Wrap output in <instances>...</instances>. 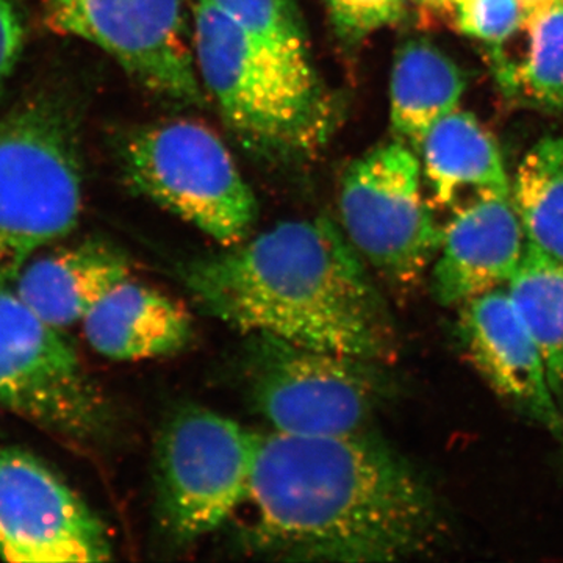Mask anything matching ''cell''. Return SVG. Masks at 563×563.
Instances as JSON below:
<instances>
[{"mask_svg":"<svg viewBox=\"0 0 563 563\" xmlns=\"http://www.w3.org/2000/svg\"><path fill=\"white\" fill-rule=\"evenodd\" d=\"M252 551L285 561L391 562L439 544L433 492L368 431L261 433L250 501Z\"/></svg>","mask_w":563,"mask_h":563,"instance_id":"obj_1","label":"cell"},{"mask_svg":"<svg viewBox=\"0 0 563 563\" xmlns=\"http://www.w3.org/2000/svg\"><path fill=\"white\" fill-rule=\"evenodd\" d=\"M180 274L199 309L236 331L380 363L398 354L383 295L329 218L279 222Z\"/></svg>","mask_w":563,"mask_h":563,"instance_id":"obj_2","label":"cell"},{"mask_svg":"<svg viewBox=\"0 0 563 563\" xmlns=\"http://www.w3.org/2000/svg\"><path fill=\"white\" fill-rule=\"evenodd\" d=\"M199 79L233 131L274 154L313 151L332 128V109L317 74H303L266 51L210 0L192 25Z\"/></svg>","mask_w":563,"mask_h":563,"instance_id":"obj_3","label":"cell"},{"mask_svg":"<svg viewBox=\"0 0 563 563\" xmlns=\"http://www.w3.org/2000/svg\"><path fill=\"white\" fill-rule=\"evenodd\" d=\"M242 352L247 401L272 431L328 437L368 431L387 401V363L247 333Z\"/></svg>","mask_w":563,"mask_h":563,"instance_id":"obj_4","label":"cell"},{"mask_svg":"<svg viewBox=\"0 0 563 563\" xmlns=\"http://www.w3.org/2000/svg\"><path fill=\"white\" fill-rule=\"evenodd\" d=\"M81 168L76 136L51 102L0 120V282L76 229Z\"/></svg>","mask_w":563,"mask_h":563,"instance_id":"obj_5","label":"cell"},{"mask_svg":"<svg viewBox=\"0 0 563 563\" xmlns=\"http://www.w3.org/2000/svg\"><path fill=\"white\" fill-rule=\"evenodd\" d=\"M258 442L261 432L201 406L166 420L155 446V510L172 542L209 536L250 501Z\"/></svg>","mask_w":563,"mask_h":563,"instance_id":"obj_6","label":"cell"},{"mask_svg":"<svg viewBox=\"0 0 563 563\" xmlns=\"http://www.w3.org/2000/svg\"><path fill=\"white\" fill-rule=\"evenodd\" d=\"M125 174L150 198L224 247L250 236L257 199L220 136L195 120L163 121L133 133Z\"/></svg>","mask_w":563,"mask_h":563,"instance_id":"obj_7","label":"cell"},{"mask_svg":"<svg viewBox=\"0 0 563 563\" xmlns=\"http://www.w3.org/2000/svg\"><path fill=\"white\" fill-rule=\"evenodd\" d=\"M339 207L354 250L396 287H413L435 261L443 228L422 196L420 162L401 141L351 163Z\"/></svg>","mask_w":563,"mask_h":563,"instance_id":"obj_8","label":"cell"},{"mask_svg":"<svg viewBox=\"0 0 563 563\" xmlns=\"http://www.w3.org/2000/svg\"><path fill=\"white\" fill-rule=\"evenodd\" d=\"M0 410L36 428L85 442L109 420L106 399L60 329L0 282Z\"/></svg>","mask_w":563,"mask_h":563,"instance_id":"obj_9","label":"cell"},{"mask_svg":"<svg viewBox=\"0 0 563 563\" xmlns=\"http://www.w3.org/2000/svg\"><path fill=\"white\" fill-rule=\"evenodd\" d=\"M57 31L88 41L143 87L201 106V79L188 46L180 0H44Z\"/></svg>","mask_w":563,"mask_h":563,"instance_id":"obj_10","label":"cell"},{"mask_svg":"<svg viewBox=\"0 0 563 563\" xmlns=\"http://www.w3.org/2000/svg\"><path fill=\"white\" fill-rule=\"evenodd\" d=\"M111 551L101 518L63 477L27 451L0 446V559L91 563Z\"/></svg>","mask_w":563,"mask_h":563,"instance_id":"obj_11","label":"cell"},{"mask_svg":"<svg viewBox=\"0 0 563 563\" xmlns=\"http://www.w3.org/2000/svg\"><path fill=\"white\" fill-rule=\"evenodd\" d=\"M457 332L463 350L490 388L562 439L561 401L551 387L539 344L506 287L463 303Z\"/></svg>","mask_w":563,"mask_h":563,"instance_id":"obj_12","label":"cell"},{"mask_svg":"<svg viewBox=\"0 0 563 563\" xmlns=\"http://www.w3.org/2000/svg\"><path fill=\"white\" fill-rule=\"evenodd\" d=\"M453 210L431 274L433 298L444 307L506 287L526 250L512 196H481Z\"/></svg>","mask_w":563,"mask_h":563,"instance_id":"obj_13","label":"cell"},{"mask_svg":"<svg viewBox=\"0 0 563 563\" xmlns=\"http://www.w3.org/2000/svg\"><path fill=\"white\" fill-rule=\"evenodd\" d=\"M131 277L124 252L102 240L47 247L22 266L11 285L52 328L65 331L87 318L96 303Z\"/></svg>","mask_w":563,"mask_h":563,"instance_id":"obj_14","label":"cell"},{"mask_svg":"<svg viewBox=\"0 0 563 563\" xmlns=\"http://www.w3.org/2000/svg\"><path fill=\"white\" fill-rule=\"evenodd\" d=\"M81 328L92 350L117 362L168 357L192 336V321L184 307L131 277L96 303Z\"/></svg>","mask_w":563,"mask_h":563,"instance_id":"obj_15","label":"cell"},{"mask_svg":"<svg viewBox=\"0 0 563 563\" xmlns=\"http://www.w3.org/2000/svg\"><path fill=\"white\" fill-rule=\"evenodd\" d=\"M424 179L439 206L487 195H510L495 136L468 111L454 110L428 132L420 147Z\"/></svg>","mask_w":563,"mask_h":563,"instance_id":"obj_16","label":"cell"},{"mask_svg":"<svg viewBox=\"0 0 563 563\" xmlns=\"http://www.w3.org/2000/svg\"><path fill=\"white\" fill-rule=\"evenodd\" d=\"M466 76L435 44L407 41L396 52L390 84V121L398 141L420 152L433 125L457 109Z\"/></svg>","mask_w":563,"mask_h":563,"instance_id":"obj_17","label":"cell"},{"mask_svg":"<svg viewBox=\"0 0 563 563\" xmlns=\"http://www.w3.org/2000/svg\"><path fill=\"white\" fill-rule=\"evenodd\" d=\"M526 43L518 60L492 51L499 87L507 98L547 113L563 114V2L529 11Z\"/></svg>","mask_w":563,"mask_h":563,"instance_id":"obj_18","label":"cell"},{"mask_svg":"<svg viewBox=\"0 0 563 563\" xmlns=\"http://www.w3.org/2000/svg\"><path fill=\"white\" fill-rule=\"evenodd\" d=\"M506 290L539 344L551 387L563 398V262L526 243Z\"/></svg>","mask_w":563,"mask_h":563,"instance_id":"obj_19","label":"cell"},{"mask_svg":"<svg viewBox=\"0 0 563 563\" xmlns=\"http://www.w3.org/2000/svg\"><path fill=\"white\" fill-rule=\"evenodd\" d=\"M510 196L526 243L563 262V135L547 136L528 152Z\"/></svg>","mask_w":563,"mask_h":563,"instance_id":"obj_20","label":"cell"},{"mask_svg":"<svg viewBox=\"0 0 563 563\" xmlns=\"http://www.w3.org/2000/svg\"><path fill=\"white\" fill-rule=\"evenodd\" d=\"M252 40L303 74H314L309 41L291 0H210Z\"/></svg>","mask_w":563,"mask_h":563,"instance_id":"obj_21","label":"cell"},{"mask_svg":"<svg viewBox=\"0 0 563 563\" xmlns=\"http://www.w3.org/2000/svg\"><path fill=\"white\" fill-rule=\"evenodd\" d=\"M454 27L470 38L501 49L523 29L529 10L521 0H442Z\"/></svg>","mask_w":563,"mask_h":563,"instance_id":"obj_22","label":"cell"},{"mask_svg":"<svg viewBox=\"0 0 563 563\" xmlns=\"http://www.w3.org/2000/svg\"><path fill=\"white\" fill-rule=\"evenodd\" d=\"M340 38L357 44L372 33L398 24L406 13L404 0H324Z\"/></svg>","mask_w":563,"mask_h":563,"instance_id":"obj_23","label":"cell"},{"mask_svg":"<svg viewBox=\"0 0 563 563\" xmlns=\"http://www.w3.org/2000/svg\"><path fill=\"white\" fill-rule=\"evenodd\" d=\"M24 20L18 0H0V87L16 68L24 47Z\"/></svg>","mask_w":563,"mask_h":563,"instance_id":"obj_24","label":"cell"},{"mask_svg":"<svg viewBox=\"0 0 563 563\" xmlns=\"http://www.w3.org/2000/svg\"><path fill=\"white\" fill-rule=\"evenodd\" d=\"M525 3L526 9L529 11L537 9V7L547 5V3L554 2V0H521Z\"/></svg>","mask_w":563,"mask_h":563,"instance_id":"obj_25","label":"cell"},{"mask_svg":"<svg viewBox=\"0 0 563 563\" xmlns=\"http://www.w3.org/2000/svg\"><path fill=\"white\" fill-rule=\"evenodd\" d=\"M415 2L421 3L424 7H440L442 0H415Z\"/></svg>","mask_w":563,"mask_h":563,"instance_id":"obj_26","label":"cell"},{"mask_svg":"<svg viewBox=\"0 0 563 563\" xmlns=\"http://www.w3.org/2000/svg\"><path fill=\"white\" fill-rule=\"evenodd\" d=\"M562 439H563V435H562Z\"/></svg>","mask_w":563,"mask_h":563,"instance_id":"obj_27","label":"cell"}]
</instances>
